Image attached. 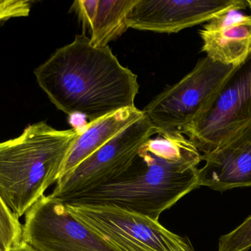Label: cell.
<instances>
[{
  "mask_svg": "<svg viewBox=\"0 0 251 251\" xmlns=\"http://www.w3.org/2000/svg\"><path fill=\"white\" fill-rule=\"evenodd\" d=\"M201 154L179 131L140 147L128 169L104 185L63 200L69 206H111L159 221L162 212L199 187Z\"/></svg>",
  "mask_w": 251,
  "mask_h": 251,
  "instance_id": "6da1fadb",
  "label": "cell"
},
{
  "mask_svg": "<svg viewBox=\"0 0 251 251\" xmlns=\"http://www.w3.org/2000/svg\"><path fill=\"white\" fill-rule=\"evenodd\" d=\"M37 83L59 110L91 121L134 106L137 76L111 49L91 44L85 34L56 50L34 71Z\"/></svg>",
  "mask_w": 251,
  "mask_h": 251,
  "instance_id": "7a4b0ae2",
  "label": "cell"
},
{
  "mask_svg": "<svg viewBox=\"0 0 251 251\" xmlns=\"http://www.w3.org/2000/svg\"><path fill=\"white\" fill-rule=\"evenodd\" d=\"M77 130H57L47 122L32 124L17 138L0 142V199L17 218L57 183Z\"/></svg>",
  "mask_w": 251,
  "mask_h": 251,
  "instance_id": "3957f363",
  "label": "cell"
},
{
  "mask_svg": "<svg viewBox=\"0 0 251 251\" xmlns=\"http://www.w3.org/2000/svg\"><path fill=\"white\" fill-rule=\"evenodd\" d=\"M251 125V53L234 69L215 97L180 133L207 154ZM202 154V155H203Z\"/></svg>",
  "mask_w": 251,
  "mask_h": 251,
  "instance_id": "277c9868",
  "label": "cell"
},
{
  "mask_svg": "<svg viewBox=\"0 0 251 251\" xmlns=\"http://www.w3.org/2000/svg\"><path fill=\"white\" fill-rule=\"evenodd\" d=\"M66 206L76 221L120 251H196L188 239L144 215L116 206Z\"/></svg>",
  "mask_w": 251,
  "mask_h": 251,
  "instance_id": "5b68a950",
  "label": "cell"
},
{
  "mask_svg": "<svg viewBox=\"0 0 251 251\" xmlns=\"http://www.w3.org/2000/svg\"><path fill=\"white\" fill-rule=\"evenodd\" d=\"M236 67L206 56L179 82L155 97L143 113L159 134L180 132L215 97Z\"/></svg>",
  "mask_w": 251,
  "mask_h": 251,
  "instance_id": "8992f818",
  "label": "cell"
},
{
  "mask_svg": "<svg viewBox=\"0 0 251 251\" xmlns=\"http://www.w3.org/2000/svg\"><path fill=\"white\" fill-rule=\"evenodd\" d=\"M159 131L146 115L57 181L50 195L63 200L116 179L128 169L141 146Z\"/></svg>",
  "mask_w": 251,
  "mask_h": 251,
  "instance_id": "52a82bcc",
  "label": "cell"
},
{
  "mask_svg": "<svg viewBox=\"0 0 251 251\" xmlns=\"http://www.w3.org/2000/svg\"><path fill=\"white\" fill-rule=\"evenodd\" d=\"M22 241L35 251H120L76 221L63 202L50 195L26 212Z\"/></svg>",
  "mask_w": 251,
  "mask_h": 251,
  "instance_id": "ba28073f",
  "label": "cell"
},
{
  "mask_svg": "<svg viewBox=\"0 0 251 251\" xmlns=\"http://www.w3.org/2000/svg\"><path fill=\"white\" fill-rule=\"evenodd\" d=\"M247 0H138L127 16L128 28L175 33L231 10H246Z\"/></svg>",
  "mask_w": 251,
  "mask_h": 251,
  "instance_id": "9c48e42d",
  "label": "cell"
},
{
  "mask_svg": "<svg viewBox=\"0 0 251 251\" xmlns=\"http://www.w3.org/2000/svg\"><path fill=\"white\" fill-rule=\"evenodd\" d=\"M206 164L199 169V187L218 192L251 187V125L224 145L201 154Z\"/></svg>",
  "mask_w": 251,
  "mask_h": 251,
  "instance_id": "30bf717a",
  "label": "cell"
},
{
  "mask_svg": "<svg viewBox=\"0 0 251 251\" xmlns=\"http://www.w3.org/2000/svg\"><path fill=\"white\" fill-rule=\"evenodd\" d=\"M199 34L206 57L222 64L240 66L251 53V15L231 9L208 22Z\"/></svg>",
  "mask_w": 251,
  "mask_h": 251,
  "instance_id": "8fae6325",
  "label": "cell"
},
{
  "mask_svg": "<svg viewBox=\"0 0 251 251\" xmlns=\"http://www.w3.org/2000/svg\"><path fill=\"white\" fill-rule=\"evenodd\" d=\"M138 0H76L70 11L77 16L83 32L89 29L91 44L107 47L128 29L127 16Z\"/></svg>",
  "mask_w": 251,
  "mask_h": 251,
  "instance_id": "7c38bea8",
  "label": "cell"
},
{
  "mask_svg": "<svg viewBox=\"0 0 251 251\" xmlns=\"http://www.w3.org/2000/svg\"><path fill=\"white\" fill-rule=\"evenodd\" d=\"M144 115L143 111L133 106L120 109L85 124L83 130L78 131V137L63 161L58 179L67 175L121 131Z\"/></svg>",
  "mask_w": 251,
  "mask_h": 251,
  "instance_id": "4fadbf2b",
  "label": "cell"
},
{
  "mask_svg": "<svg viewBox=\"0 0 251 251\" xmlns=\"http://www.w3.org/2000/svg\"><path fill=\"white\" fill-rule=\"evenodd\" d=\"M22 225L0 199V243L11 251L22 242Z\"/></svg>",
  "mask_w": 251,
  "mask_h": 251,
  "instance_id": "5bb4252c",
  "label": "cell"
},
{
  "mask_svg": "<svg viewBox=\"0 0 251 251\" xmlns=\"http://www.w3.org/2000/svg\"><path fill=\"white\" fill-rule=\"evenodd\" d=\"M251 248V216L220 238L218 251H248Z\"/></svg>",
  "mask_w": 251,
  "mask_h": 251,
  "instance_id": "9a60e30c",
  "label": "cell"
},
{
  "mask_svg": "<svg viewBox=\"0 0 251 251\" xmlns=\"http://www.w3.org/2000/svg\"><path fill=\"white\" fill-rule=\"evenodd\" d=\"M31 7L32 1L29 0H0V22L26 17L29 16Z\"/></svg>",
  "mask_w": 251,
  "mask_h": 251,
  "instance_id": "2e32d148",
  "label": "cell"
},
{
  "mask_svg": "<svg viewBox=\"0 0 251 251\" xmlns=\"http://www.w3.org/2000/svg\"><path fill=\"white\" fill-rule=\"evenodd\" d=\"M11 251H35L33 249H31L29 246L26 244V243L21 242L17 246L13 248Z\"/></svg>",
  "mask_w": 251,
  "mask_h": 251,
  "instance_id": "e0dca14e",
  "label": "cell"
},
{
  "mask_svg": "<svg viewBox=\"0 0 251 251\" xmlns=\"http://www.w3.org/2000/svg\"><path fill=\"white\" fill-rule=\"evenodd\" d=\"M0 251H7L5 250V249H4V247H3L2 245L1 244V243H0Z\"/></svg>",
  "mask_w": 251,
  "mask_h": 251,
  "instance_id": "ac0fdd59",
  "label": "cell"
},
{
  "mask_svg": "<svg viewBox=\"0 0 251 251\" xmlns=\"http://www.w3.org/2000/svg\"><path fill=\"white\" fill-rule=\"evenodd\" d=\"M248 4H249V7H250L251 10V0H247Z\"/></svg>",
  "mask_w": 251,
  "mask_h": 251,
  "instance_id": "d6986e66",
  "label": "cell"
}]
</instances>
